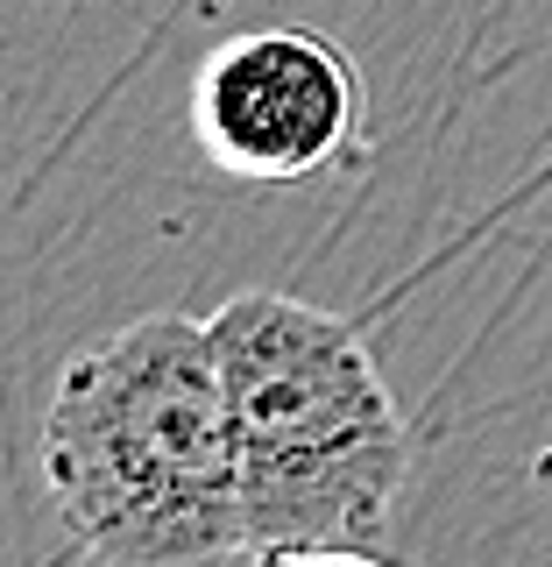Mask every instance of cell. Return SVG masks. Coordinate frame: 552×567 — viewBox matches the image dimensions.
<instances>
[{
  "mask_svg": "<svg viewBox=\"0 0 552 567\" xmlns=\"http://www.w3.org/2000/svg\"><path fill=\"white\" fill-rule=\"evenodd\" d=\"M43 483L71 554L106 567L248 560L241 454L212 319L149 312L85 348L43 419Z\"/></svg>",
  "mask_w": 552,
  "mask_h": 567,
  "instance_id": "obj_1",
  "label": "cell"
},
{
  "mask_svg": "<svg viewBox=\"0 0 552 567\" xmlns=\"http://www.w3.org/2000/svg\"><path fill=\"white\" fill-rule=\"evenodd\" d=\"M241 454L248 560H389L412 483V425L362 327L291 291H235L212 312Z\"/></svg>",
  "mask_w": 552,
  "mask_h": 567,
  "instance_id": "obj_2",
  "label": "cell"
},
{
  "mask_svg": "<svg viewBox=\"0 0 552 567\" xmlns=\"http://www.w3.org/2000/svg\"><path fill=\"white\" fill-rule=\"evenodd\" d=\"M191 135L241 185H305L362 164V64L319 29H248L191 79Z\"/></svg>",
  "mask_w": 552,
  "mask_h": 567,
  "instance_id": "obj_3",
  "label": "cell"
}]
</instances>
